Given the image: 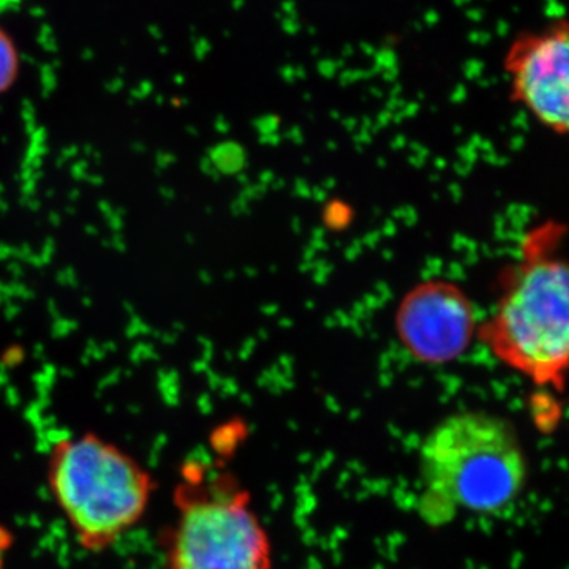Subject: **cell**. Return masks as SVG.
<instances>
[{
    "label": "cell",
    "instance_id": "cell-1",
    "mask_svg": "<svg viewBox=\"0 0 569 569\" xmlns=\"http://www.w3.org/2000/svg\"><path fill=\"white\" fill-rule=\"evenodd\" d=\"M418 462V509L430 526H447L462 512L503 511L518 500L529 477L515 427L488 411L441 419L422 440Z\"/></svg>",
    "mask_w": 569,
    "mask_h": 569
},
{
    "label": "cell",
    "instance_id": "cell-2",
    "mask_svg": "<svg viewBox=\"0 0 569 569\" xmlns=\"http://www.w3.org/2000/svg\"><path fill=\"white\" fill-rule=\"evenodd\" d=\"M561 231L539 228L526 239L522 260L482 329L500 361L559 392L569 358V274L559 253Z\"/></svg>",
    "mask_w": 569,
    "mask_h": 569
},
{
    "label": "cell",
    "instance_id": "cell-3",
    "mask_svg": "<svg viewBox=\"0 0 569 569\" xmlns=\"http://www.w3.org/2000/svg\"><path fill=\"white\" fill-rule=\"evenodd\" d=\"M48 488L86 552L114 548L148 512L156 479L140 460L93 432L52 445Z\"/></svg>",
    "mask_w": 569,
    "mask_h": 569
},
{
    "label": "cell",
    "instance_id": "cell-4",
    "mask_svg": "<svg viewBox=\"0 0 569 569\" xmlns=\"http://www.w3.org/2000/svg\"><path fill=\"white\" fill-rule=\"evenodd\" d=\"M163 569H272L269 531L249 489L227 470L189 462L173 492Z\"/></svg>",
    "mask_w": 569,
    "mask_h": 569
},
{
    "label": "cell",
    "instance_id": "cell-5",
    "mask_svg": "<svg viewBox=\"0 0 569 569\" xmlns=\"http://www.w3.org/2000/svg\"><path fill=\"white\" fill-rule=\"evenodd\" d=\"M512 102L556 134L569 129V24L556 18L537 31L520 32L505 51Z\"/></svg>",
    "mask_w": 569,
    "mask_h": 569
},
{
    "label": "cell",
    "instance_id": "cell-6",
    "mask_svg": "<svg viewBox=\"0 0 569 569\" xmlns=\"http://www.w3.org/2000/svg\"><path fill=\"white\" fill-rule=\"evenodd\" d=\"M397 328L408 350L427 362H448L467 350L473 335V309L467 296L447 282L421 284L407 296Z\"/></svg>",
    "mask_w": 569,
    "mask_h": 569
},
{
    "label": "cell",
    "instance_id": "cell-7",
    "mask_svg": "<svg viewBox=\"0 0 569 569\" xmlns=\"http://www.w3.org/2000/svg\"><path fill=\"white\" fill-rule=\"evenodd\" d=\"M21 74V54L17 41L0 26V96L17 84Z\"/></svg>",
    "mask_w": 569,
    "mask_h": 569
},
{
    "label": "cell",
    "instance_id": "cell-8",
    "mask_svg": "<svg viewBox=\"0 0 569 569\" xmlns=\"http://www.w3.org/2000/svg\"><path fill=\"white\" fill-rule=\"evenodd\" d=\"M10 538L7 531H0V569H3V561H6V552L9 549Z\"/></svg>",
    "mask_w": 569,
    "mask_h": 569
}]
</instances>
